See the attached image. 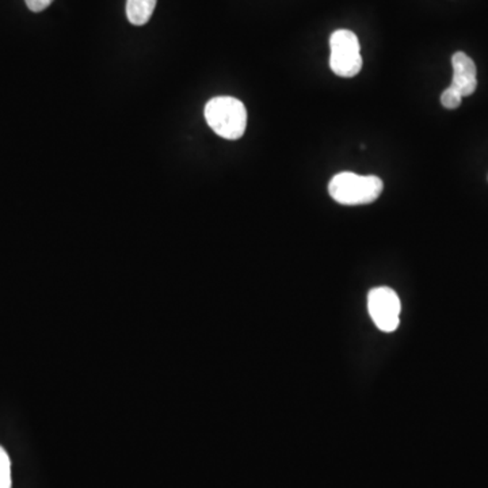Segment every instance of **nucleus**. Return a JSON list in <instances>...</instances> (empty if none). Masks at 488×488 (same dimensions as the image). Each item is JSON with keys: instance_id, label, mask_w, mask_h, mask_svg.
<instances>
[{"instance_id": "nucleus-8", "label": "nucleus", "mask_w": 488, "mask_h": 488, "mask_svg": "<svg viewBox=\"0 0 488 488\" xmlns=\"http://www.w3.org/2000/svg\"><path fill=\"white\" fill-rule=\"evenodd\" d=\"M463 101V97L455 90V88H448L443 91L442 96H441V104L446 109H458Z\"/></svg>"}, {"instance_id": "nucleus-1", "label": "nucleus", "mask_w": 488, "mask_h": 488, "mask_svg": "<svg viewBox=\"0 0 488 488\" xmlns=\"http://www.w3.org/2000/svg\"><path fill=\"white\" fill-rule=\"evenodd\" d=\"M206 122L211 130L225 140H238L248 127V110L243 102L233 97H216L206 104Z\"/></svg>"}, {"instance_id": "nucleus-7", "label": "nucleus", "mask_w": 488, "mask_h": 488, "mask_svg": "<svg viewBox=\"0 0 488 488\" xmlns=\"http://www.w3.org/2000/svg\"><path fill=\"white\" fill-rule=\"evenodd\" d=\"M12 463L6 450L0 446V488H12Z\"/></svg>"}, {"instance_id": "nucleus-2", "label": "nucleus", "mask_w": 488, "mask_h": 488, "mask_svg": "<svg viewBox=\"0 0 488 488\" xmlns=\"http://www.w3.org/2000/svg\"><path fill=\"white\" fill-rule=\"evenodd\" d=\"M383 188V181L374 175L341 172L330 181L329 193L342 206H365L376 201L382 196Z\"/></svg>"}, {"instance_id": "nucleus-5", "label": "nucleus", "mask_w": 488, "mask_h": 488, "mask_svg": "<svg viewBox=\"0 0 488 488\" xmlns=\"http://www.w3.org/2000/svg\"><path fill=\"white\" fill-rule=\"evenodd\" d=\"M453 78L450 88H455L461 97H469L476 91L477 72L474 60L464 54L456 52L452 57Z\"/></svg>"}, {"instance_id": "nucleus-4", "label": "nucleus", "mask_w": 488, "mask_h": 488, "mask_svg": "<svg viewBox=\"0 0 488 488\" xmlns=\"http://www.w3.org/2000/svg\"><path fill=\"white\" fill-rule=\"evenodd\" d=\"M401 304L395 290L387 287L374 288L368 295V311L377 329L392 332L398 329Z\"/></svg>"}, {"instance_id": "nucleus-3", "label": "nucleus", "mask_w": 488, "mask_h": 488, "mask_svg": "<svg viewBox=\"0 0 488 488\" xmlns=\"http://www.w3.org/2000/svg\"><path fill=\"white\" fill-rule=\"evenodd\" d=\"M330 68L341 78H353L362 68L361 46L351 30L340 29L330 37Z\"/></svg>"}, {"instance_id": "nucleus-9", "label": "nucleus", "mask_w": 488, "mask_h": 488, "mask_svg": "<svg viewBox=\"0 0 488 488\" xmlns=\"http://www.w3.org/2000/svg\"><path fill=\"white\" fill-rule=\"evenodd\" d=\"M25 2L26 6L33 13L44 12L54 4V0H25Z\"/></svg>"}, {"instance_id": "nucleus-6", "label": "nucleus", "mask_w": 488, "mask_h": 488, "mask_svg": "<svg viewBox=\"0 0 488 488\" xmlns=\"http://www.w3.org/2000/svg\"><path fill=\"white\" fill-rule=\"evenodd\" d=\"M156 0H127V17L132 25L143 26L151 20Z\"/></svg>"}]
</instances>
